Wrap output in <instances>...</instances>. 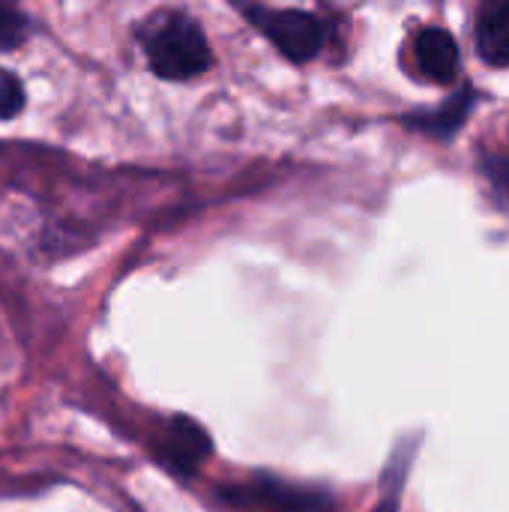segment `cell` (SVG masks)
I'll return each mask as SVG.
<instances>
[{
  "mask_svg": "<svg viewBox=\"0 0 509 512\" xmlns=\"http://www.w3.org/2000/svg\"><path fill=\"white\" fill-rule=\"evenodd\" d=\"M147 63L162 81H189L210 66V42L186 12H156L138 27Z\"/></svg>",
  "mask_w": 509,
  "mask_h": 512,
  "instance_id": "1",
  "label": "cell"
},
{
  "mask_svg": "<svg viewBox=\"0 0 509 512\" xmlns=\"http://www.w3.org/2000/svg\"><path fill=\"white\" fill-rule=\"evenodd\" d=\"M249 21L294 63H309L321 54L327 27L303 9H273V6H246Z\"/></svg>",
  "mask_w": 509,
  "mask_h": 512,
  "instance_id": "2",
  "label": "cell"
},
{
  "mask_svg": "<svg viewBox=\"0 0 509 512\" xmlns=\"http://www.w3.org/2000/svg\"><path fill=\"white\" fill-rule=\"evenodd\" d=\"M210 450H213V444H210L207 432L189 417H174L156 447L159 459L183 477L195 474L201 468V462L210 456Z\"/></svg>",
  "mask_w": 509,
  "mask_h": 512,
  "instance_id": "3",
  "label": "cell"
},
{
  "mask_svg": "<svg viewBox=\"0 0 509 512\" xmlns=\"http://www.w3.org/2000/svg\"><path fill=\"white\" fill-rule=\"evenodd\" d=\"M414 60L423 75L438 84H450L459 75V45L450 30L444 27H423L414 39Z\"/></svg>",
  "mask_w": 509,
  "mask_h": 512,
  "instance_id": "4",
  "label": "cell"
},
{
  "mask_svg": "<svg viewBox=\"0 0 509 512\" xmlns=\"http://www.w3.org/2000/svg\"><path fill=\"white\" fill-rule=\"evenodd\" d=\"M477 51L489 66H509V0L486 3L477 12Z\"/></svg>",
  "mask_w": 509,
  "mask_h": 512,
  "instance_id": "5",
  "label": "cell"
},
{
  "mask_svg": "<svg viewBox=\"0 0 509 512\" xmlns=\"http://www.w3.org/2000/svg\"><path fill=\"white\" fill-rule=\"evenodd\" d=\"M246 495L279 512H315L330 507V498L321 495L318 489H303V486H291V483H279V480H261Z\"/></svg>",
  "mask_w": 509,
  "mask_h": 512,
  "instance_id": "6",
  "label": "cell"
},
{
  "mask_svg": "<svg viewBox=\"0 0 509 512\" xmlns=\"http://www.w3.org/2000/svg\"><path fill=\"white\" fill-rule=\"evenodd\" d=\"M474 105V93L471 90H462L459 96H453L444 108L438 111H426V114H417V117H408V126L414 129H423L429 135H441V138H450L468 117Z\"/></svg>",
  "mask_w": 509,
  "mask_h": 512,
  "instance_id": "7",
  "label": "cell"
},
{
  "mask_svg": "<svg viewBox=\"0 0 509 512\" xmlns=\"http://www.w3.org/2000/svg\"><path fill=\"white\" fill-rule=\"evenodd\" d=\"M27 36H30V18L18 6L0 3V51L18 48Z\"/></svg>",
  "mask_w": 509,
  "mask_h": 512,
  "instance_id": "8",
  "label": "cell"
},
{
  "mask_svg": "<svg viewBox=\"0 0 509 512\" xmlns=\"http://www.w3.org/2000/svg\"><path fill=\"white\" fill-rule=\"evenodd\" d=\"M483 171H486V177L492 180V186H495L501 195H507L509 198V162L489 156V159L483 162Z\"/></svg>",
  "mask_w": 509,
  "mask_h": 512,
  "instance_id": "9",
  "label": "cell"
}]
</instances>
